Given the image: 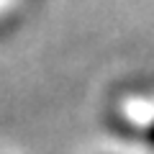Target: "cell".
<instances>
[{
	"label": "cell",
	"instance_id": "cell-1",
	"mask_svg": "<svg viewBox=\"0 0 154 154\" xmlns=\"http://www.w3.org/2000/svg\"><path fill=\"white\" fill-rule=\"evenodd\" d=\"M152 144H154V128H152Z\"/></svg>",
	"mask_w": 154,
	"mask_h": 154
}]
</instances>
